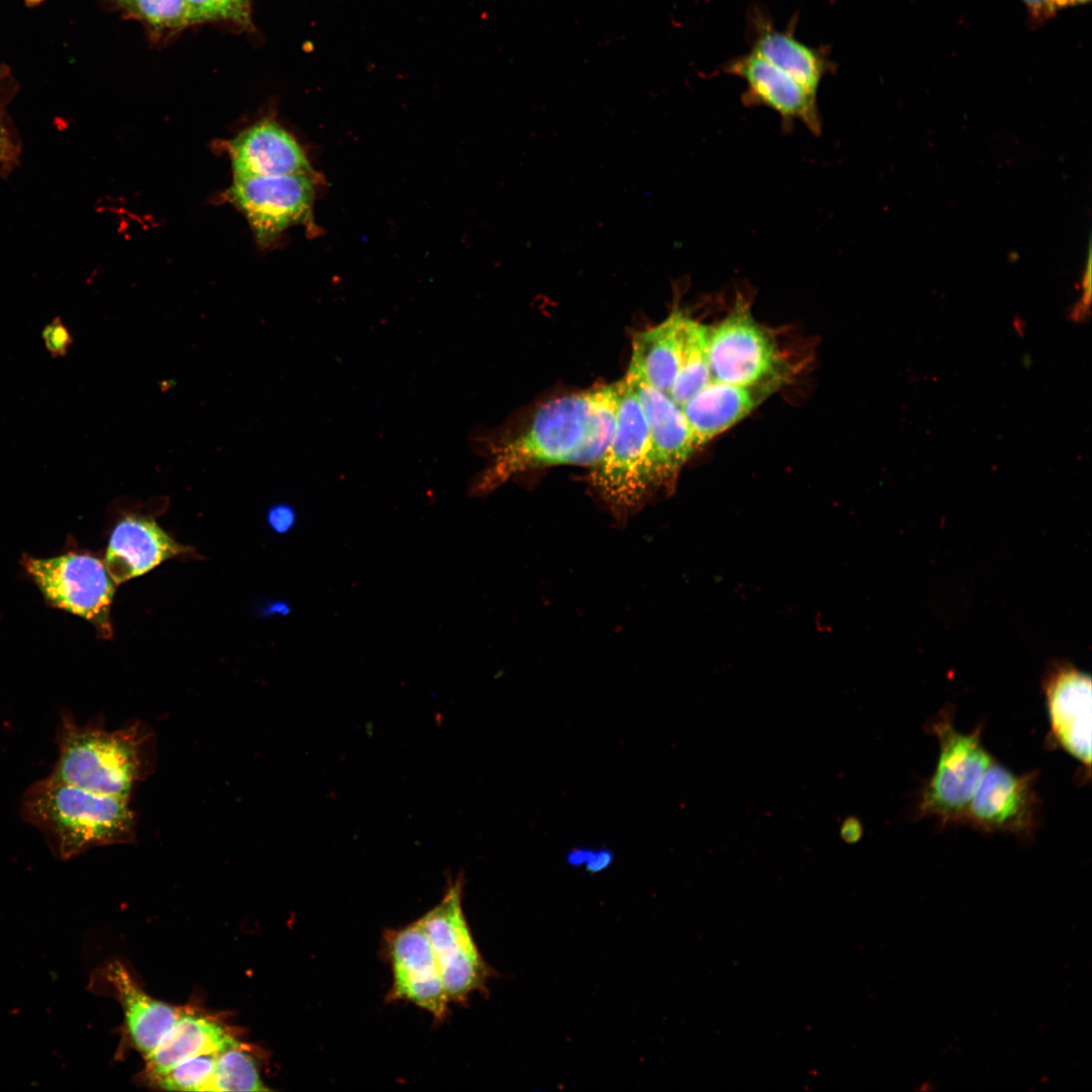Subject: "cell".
<instances>
[{"instance_id":"obj_15","label":"cell","mask_w":1092,"mask_h":1092,"mask_svg":"<svg viewBox=\"0 0 1092 1092\" xmlns=\"http://www.w3.org/2000/svg\"><path fill=\"white\" fill-rule=\"evenodd\" d=\"M796 20L786 29L775 27L768 12L760 6L748 10L746 34L750 52L792 76L817 93L823 78L833 72L834 63L824 48H813L795 35Z\"/></svg>"},{"instance_id":"obj_22","label":"cell","mask_w":1092,"mask_h":1092,"mask_svg":"<svg viewBox=\"0 0 1092 1092\" xmlns=\"http://www.w3.org/2000/svg\"><path fill=\"white\" fill-rule=\"evenodd\" d=\"M708 336L709 327L687 315L680 366L669 392L679 406L712 381Z\"/></svg>"},{"instance_id":"obj_33","label":"cell","mask_w":1092,"mask_h":1092,"mask_svg":"<svg viewBox=\"0 0 1092 1092\" xmlns=\"http://www.w3.org/2000/svg\"><path fill=\"white\" fill-rule=\"evenodd\" d=\"M1090 0H1054L1057 9L1088 3Z\"/></svg>"},{"instance_id":"obj_4","label":"cell","mask_w":1092,"mask_h":1092,"mask_svg":"<svg viewBox=\"0 0 1092 1092\" xmlns=\"http://www.w3.org/2000/svg\"><path fill=\"white\" fill-rule=\"evenodd\" d=\"M594 467L593 484L617 516L639 508L656 488L648 427L635 391L625 377L614 434L603 458Z\"/></svg>"},{"instance_id":"obj_13","label":"cell","mask_w":1092,"mask_h":1092,"mask_svg":"<svg viewBox=\"0 0 1092 1092\" xmlns=\"http://www.w3.org/2000/svg\"><path fill=\"white\" fill-rule=\"evenodd\" d=\"M1091 678L1068 663H1057L1046 672L1043 690L1053 739L1090 768Z\"/></svg>"},{"instance_id":"obj_14","label":"cell","mask_w":1092,"mask_h":1092,"mask_svg":"<svg viewBox=\"0 0 1092 1092\" xmlns=\"http://www.w3.org/2000/svg\"><path fill=\"white\" fill-rule=\"evenodd\" d=\"M723 69L745 82L746 105L765 106L787 123L800 120L811 130L820 129L817 93L761 57L749 52L729 60Z\"/></svg>"},{"instance_id":"obj_17","label":"cell","mask_w":1092,"mask_h":1092,"mask_svg":"<svg viewBox=\"0 0 1092 1092\" xmlns=\"http://www.w3.org/2000/svg\"><path fill=\"white\" fill-rule=\"evenodd\" d=\"M187 551L188 547L176 542L155 520L129 515L121 519L111 532L105 565L118 584L141 576Z\"/></svg>"},{"instance_id":"obj_32","label":"cell","mask_w":1092,"mask_h":1092,"mask_svg":"<svg viewBox=\"0 0 1092 1092\" xmlns=\"http://www.w3.org/2000/svg\"><path fill=\"white\" fill-rule=\"evenodd\" d=\"M842 833L844 836H847V839L849 841H851L852 839H856L860 834L859 825L856 821L852 823L851 820H849V824H844Z\"/></svg>"},{"instance_id":"obj_11","label":"cell","mask_w":1092,"mask_h":1092,"mask_svg":"<svg viewBox=\"0 0 1092 1092\" xmlns=\"http://www.w3.org/2000/svg\"><path fill=\"white\" fill-rule=\"evenodd\" d=\"M1036 778L1034 771L1015 775L993 760L975 790L965 823L986 832L1031 833L1039 811Z\"/></svg>"},{"instance_id":"obj_25","label":"cell","mask_w":1092,"mask_h":1092,"mask_svg":"<svg viewBox=\"0 0 1092 1092\" xmlns=\"http://www.w3.org/2000/svg\"><path fill=\"white\" fill-rule=\"evenodd\" d=\"M128 14L157 28H179L188 24L185 0H118Z\"/></svg>"},{"instance_id":"obj_5","label":"cell","mask_w":1092,"mask_h":1092,"mask_svg":"<svg viewBox=\"0 0 1092 1092\" xmlns=\"http://www.w3.org/2000/svg\"><path fill=\"white\" fill-rule=\"evenodd\" d=\"M931 728L938 739L939 753L935 769L922 790L918 812L941 824L965 823L975 790L993 759L983 746L981 729L959 732L950 712H940Z\"/></svg>"},{"instance_id":"obj_1","label":"cell","mask_w":1092,"mask_h":1092,"mask_svg":"<svg viewBox=\"0 0 1092 1092\" xmlns=\"http://www.w3.org/2000/svg\"><path fill=\"white\" fill-rule=\"evenodd\" d=\"M622 387L623 380L545 402L527 429L503 447L479 488L491 489L548 465L596 466L614 434Z\"/></svg>"},{"instance_id":"obj_6","label":"cell","mask_w":1092,"mask_h":1092,"mask_svg":"<svg viewBox=\"0 0 1092 1092\" xmlns=\"http://www.w3.org/2000/svg\"><path fill=\"white\" fill-rule=\"evenodd\" d=\"M464 875L447 882L440 902L420 920L440 968L450 1003H466L484 992L493 970L483 960L466 921L462 900Z\"/></svg>"},{"instance_id":"obj_3","label":"cell","mask_w":1092,"mask_h":1092,"mask_svg":"<svg viewBox=\"0 0 1092 1092\" xmlns=\"http://www.w3.org/2000/svg\"><path fill=\"white\" fill-rule=\"evenodd\" d=\"M152 739L150 728L140 721L109 731L96 720L79 725L65 714L57 732L59 755L51 777L129 800L151 768Z\"/></svg>"},{"instance_id":"obj_19","label":"cell","mask_w":1092,"mask_h":1092,"mask_svg":"<svg viewBox=\"0 0 1092 1092\" xmlns=\"http://www.w3.org/2000/svg\"><path fill=\"white\" fill-rule=\"evenodd\" d=\"M103 973L121 1004L132 1044L148 1056L173 1025L181 1009L148 995L119 962L108 964Z\"/></svg>"},{"instance_id":"obj_28","label":"cell","mask_w":1092,"mask_h":1092,"mask_svg":"<svg viewBox=\"0 0 1092 1092\" xmlns=\"http://www.w3.org/2000/svg\"><path fill=\"white\" fill-rule=\"evenodd\" d=\"M267 521L274 532L277 534H285L295 525L296 512L294 508L288 504H276L268 510Z\"/></svg>"},{"instance_id":"obj_20","label":"cell","mask_w":1092,"mask_h":1092,"mask_svg":"<svg viewBox=\"0 0 1092 1092\" xmlns=\"http://www.w3.org/2000/svg\"><path fill=\"white\" fill-rule=\"evenodd\" d=\"M236 1041L218 1020L181 1009L158 1045L145 1057L146 1076L150 1080L183 1061L216 1054Z\"/></svg>"},{"instance_id":"obj_16","label":"cell","mask_w":1092,"mask_h":1092,"mask_svg":"<svg viewBox=\"0 0 1092 1092\" xmlns=\"http://www.w3.org/2000/svg\"><path fill=\"white\" fill-rule=\"evenodd\" d=\"M234 178L272 177L310 172L294 138L275 121L262 120L241 131L229 145Z\"/></svg>"},{"instance_id":"obj_9","label":"cell","mask_w":1092,"mask_h":1092,"mask_svg":"<svg viewBox=\"0 0 1092 1092\" xmlns=\"http://www.w3.org/2000/svg\"><path fill=\"white\" fill-rule=\"evenodd\" d=\"M383 942L392 975L386 1000L412 1003L437 1021H444L450 1000L420 918L403 927L387 929Z\"/></svg>"},{"instance_id":"obj_30","label":"cell","mask_w":1092,"mask_h":1092,"mask_svg":"<svg viewBox=\"0 0 1092 1092\" xmlns=\"http://www.w3.org/2000/svg\"><path fill=\"white\" fill-rule=\"evenodd\" d=\"M614 859V853L611 849L604 847L593 849L589 848L587 856L584 860L585 869L592 874H597L606 870L611 866Z\"/></svg>"},{"instance_id":"obj_29","label":"cell","mask_w":1092,"mask_h":1092,"mask_svg":"<svg viewBox=\"0 0 1092 1092\" xmlns=\"http://www.w3.org/2000/svg\"><path fill=\"white\" fill-rule=\"evenodd\" d=\"M1034 24H1040L1055 16L1057 7L1054 0H1021Z\"/></svg>"},{"instance_id":"obj_10","label":"cell","mask_w":1092,"mask_h":1092,"mask_svg":"<svg viewBox=\"0 0 1092 1092\" xmlns=\"http://www.w3.org/2000/svg\"><path fill=\"white\" fill-rule=\"evenodd\" d=\"M229 198L243 212L261 244L305 218L313 198V184L305 174L234 178Z\"/></svg>"},{"instance_id":"obj_24","label":"cell","mask_w":1092,"mask_h":1092,"mask_svg":"<svg viewBox=\"0 0 1092 1092\" xmlns=\"http://www.w3.org/2000/svg\"><path fill=\"white\" fill-rule=\"evenodd\" d=\"M214 1061L215 1054L188 1059L150 1081L168 1091H208Z\"/></svg>"},{"instance_id":"obj_31","label":"cell","mask_w":1092,"mask_h":1092,"mask_svg":"<svg viewBox=\"0 0 1092 1092\" xmlns=\"http://www.w3.org/2000/svg\"><path fill=\"white\" fill-rule=\"evenodd\" d=\"M14 154V146L0 114V171L7 168Z\"/></svg>"},{"instance_id":"obj_12","label":"cell","mask_w":1092,"mask_h":1092,"mask_svg":"<svg viewBox=\"0 0 1092 1092\" xmlns=\"http://www.w3.org/2000/svg\"><path fill=\"white\" fill-rule=\"evenodd\" d=\"M625 378L642 408L654 457L656 488L673 486L685 463L696 450L682 410L667 394L648 384L634 369Z\"/></svg>"},{"instance_id":"obj_26","label":"cell","mask_w":1092,"mask_h":1092,"mask_svg":"<svg viewBox=\"0 0 1092 1092\" xmlns=\"http://www.w3.org/2000/svg\"><path fill=\"white\" fill-rule=\"evenodd\" d=\"M188 22L230 19L244 22L249 16V0H185Z\"/></svg>"},{"instance_id":"obj_23","label":"cell","mask_w":1092,"mask_h":1092,"mask_svg":"<svg viewBox=\"0 0 1092 1092\" xmlns=\"http://www.w3.org/2000/svg\"><path fill=\"white\" fill-rule=\"evenodd\" d=\"M208 1091H268L250 1053L235 1043L215 1054Z\"/></svg>"},{"instance_id":"obj_21","label":"cell","mask_w":1092,"mask_h":1092,"mask_svg":"<svg viewBox=\"0 0 1092 1092\" xmlns=\"http://www.w3.org/2000/svg\"><path fill=\"white\" fill-rule=\"evenodd\" d=\"M686 318L682 312L674 311L633 340L629 367L668 396L680 366Z\"/></svg>"},{"instance_id":"obj_27","label":"cell","mask_w":1092,"mask_h":1092,"mask_svg":"<svg viewBox=\"0 0 1092 1092\" xmlns=\"http://www.w3.org/2000/svg\"><path fill=\"white\" fill-rule=\"evenodd\" d=\"M44 347L53 357H64L73 344V337L60 317H55L41 332Z\"/></svg>"},{"instance_id":"obj_8","label":"cell","mask_w":1092,"mask_h":1092,"mask_svg":"<svg viewBox=\"0 0 1092 1092\" xmlns=\"http://www.w3.org/2000/svg\"><path fill=\"white\" fill-rule=\"evenodd\" d=\"M23 565L51 605L86 619L103 637H111L109 615L116 583L101 560L69 552L46 559L25 556Z\"/></svg>"},{"instance_id":"obj_18","label":"cell","mask_w":1092,"mask_h":1092,"mask_svg":"<svg viewBox=\"0 0 1092 1092\" xmlns=\"http://www.w3.org/2000/svg\"><path fill=\"white\" fill-rule=\"evenodd\" d=\"M780 386H741L712 380L680 406L696 447L706 444L747 417Z\"/></svg>"},{"instance_id":"obj_7","label":"cell","mask_w":1092,"mask_h":1092,"mask_svg":"<svg viewBox=\"0 0 1092 1092\" xmlns=\"http://www.w3.org/2000/svg\"><path fill=\"white\" fill-rule=\"evenodd\" d=\"M708 348L712 380L741 386L785 380L786 363L775 338L742 301L709 328Z\"/></svg>"},{"instance_id":"obj_2","label":"cell","mask_w":1092,"mask_h":1092,"mask_svg":"<svg viewBox=\"0 0 1092 1092\" xmlns=\"http://www.w3.org/2000/svg\"><path fill=\"white\" fill-rule=\"evenodd\" d=\"M128 801L50 776L27 789L21 814L43 833L55 855L68 859L95 846L134 841L135 817Z\"/></svg>"}]
</instances>
